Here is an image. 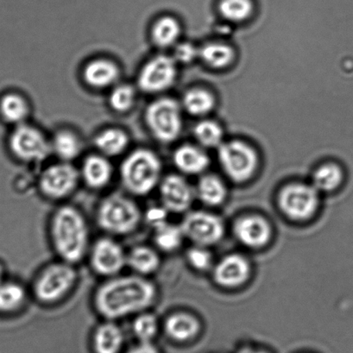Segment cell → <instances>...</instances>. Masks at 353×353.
Masks as SVG:
<instances>
[{
  "label": "cell",
  "mask_w": 353,
  "mask_h": 353,
  "mask_svg": "<svg viewBox=\"0 0 353 353\" xmlns=\"http://www.w3.org/2000/svg\"><path fill=\"white\" fill-rule=\"evenodd\" d=\"M159 291L145 276H116L96 290L94 306L105 321L121 320L149 310L155 304Z\"/></svg>",
  "instance_id": "1"
},
{
  "label": "cell",
  "mask_w": 353,
  "mask_h": 353,
  "mask_svg": "<svg viewBox=\"0 0 353 353\" xmlns=\"http://www.w3.org/2000/svg\"><path fill=\"white\" fill-rule=\"evenodd\" d=\"M50 232L53 248L61 261L77 265L90 250V230L77 208L64 205L54 212Z\"/></svg>",
  "instance_id": "2"
},
{
  "label": "cell",
  "mask_w": 353,
  "mask_h": 353,
  "mask_svg": "<svg viewBox=\"0 0 353 353\" xmlns=\"http://www.w3.org/2000/svg\"><path fill=\"white\" fill-rule=\"evenodd\" d=\"M142 221L139 205L132 198L122 194H112L103 199L96 212L99 228L112 236L132 234Z\"/></svg>",
  "instance_id": "3"
},
{
  "label": "cell",
  "mask_w": 353,
  "mask_h": 353,
  "mask_svg": "<svg viewBox=\"0 0 353 353\" xmlns=\"http://www.w3.org/2000/svg\"><path fill=\"white\" fill-rule=\"evenodd\" d=\"M162 164L150 150H138L126 157L121 168L123 186L130 194L146 196L159 188Z\"/></svg>",
  "instance_id": "4"
},
{
  "label": "cell",
  "mask_w": 353,
  "mask_h": 353,
  "mask_svg": "<svg viewBox=\"0 0 353 353\" xmlns=\"http://www.w3.org/2000/svg\"><path fill=\"white\" fill-rule=\"evenodd\" d=\"M77 281L74 265L61 260L47 265L39 273L33 284V293L40 303L50 306L68 296Z\"/></svg>",
  "instance_id": "5"
},
{
  "label": "cell",
  "mask_w": 353,
  "mask_h": 353,
  "mask_svg": "<svg viewBox=\"0 0 353 353\" xmlns=\"http://www.w3.org/2000/svg\"><path fill=\"white\" fill-rule=\"evenodd\" d=\"M218 156L222 170L235 183L249 180L258 167L259 159L255 150L238 140L222 143Z\"/></svg>",
  "instance_id": "6"
},
{
  "label": "cell",
  "mask_w": 353,
  "mask_h": 353,
  "mask_svg": "<svg viewBox=\"0 0 353 353\" xmlns=\"http://www.w3.org/2000/svg\"><path fill=\"white\" fill-rule=\"evenodd\" d=\"M146 122L153 135L160 141L172 142L181 131L180 106L170 98L157 99L146 111Z\"/></svg>",
  "instance_id": "7"
},
{
  "label": "cell",
  "mask_w": 353,
  "mask_h": 353,
  "mask_svg": "<svg viewBox=\"0 0 353 353\" xmlns=\"http://www.w3.org/2000/svg\"><path fill=\"white\" fill-rule=\"evenodd\" d=\"M88 255L92 270L106 279L121 275L122 270L128 266V253L111 237L97 239L91 245Z\"/></svg>",
  "instance_id": "8"
},
{
  "label": "cell",
  "mask_w": 353,
  "mask_h": 353,
  "mask_svg": "<svg viewBox=\"0 0 353 353\" xmlns=\"http://www.w3.org/2000/svg\"><path fill=\"white\" fill-rule=\"evenodd\" d=\"M319 192L312 186L301 183L288 185L280 192L281 210L294 221H305L313 216L319 205Z\"/></svg>",
  "instance_id": "9"
},
{
  "label": "cell",
  "mask_w": 353,
  "mask_h": 353,
  "mask_svg": "<svg viewBox=\"0 0 353 353\" xmlns=\"http://www.w3.org/2000/svg\"><path fill=\"white\" fill-rule=\"evenodd\" d=\"M79 181L80 174L71 164H54L41 174L39 190L50 201L64 200L77 190Z\"/></svg>",
  "instance_id": "10"
},
{
  "label": "cell",
  "mask_w": 353,
  "mask_h": 353,
  "mask_svg": "<svg viewBox=\"0 0 353 353\" xmlns=\"http://www.w3.org/2000/svg\"><path fill=\"white\" fill-rule=\"evenodd\" d=\"M185 238L195 245L207 246L218 243L224 235L221 219L205 212H193L185 216L181 222Z\"/></svg>",
  "instance_id": "11"
},
{
  "label": "cell",
  "mask_w": 353,
  "mask_h": 353,
  "mask_svg": "<svg viewBox=\"0 0 353 353\" xmlns=\"http://www.w3.org/2000/svg\"><path fill=\"white\" fill-rule=\"evenodd\" d=\"M176 77V67L172 58L159 56L143 68L139 84L143 91L159 92L171 87Z\"/></svg>",
  "instance_id": "12"
},
{
  "label": "cell",
  "mask_w": 353,
  "mask_h": 353,
  "mask_svg": "<svg viewBox=\"0 0 353 353\" xmlns=\"http://www.w3.org/2000/svg\"><path fill=\"white\" fill-rule=\"evenodd\" d=\"M13 154L26 162L42 161L49 155L50 147L39 130L22 125L16 130L11 138Z\"/></svg>",
  "instance_id": "13"
},
{
  "label": "cell",
  "mask_w": 353,
  "mask_h": 353,
  "mask_svg": "<svg viewBox=\"0 0 353 353\" xmlns=\"http://www.w3.org/2000/svg\"><path fill=\"white\" fill-rule=\"evenodd\" d=\"M161 205L173 214L186 212L193 203L195 193L188 181L178 174H169L161 180Z\"/></svg>",
  "instance_id": "14"
},
{
  "label": "cell",
  "mask_w": 353,
  "mask_h": 353,
  "mask_svg": "<svg viewBox=\"0 0 353 353\" xmlns=\"http://www.w3.org/2000/svg\"><path fill=\"white\" fill-rule=\"evenodd\" d=\"M235 237L249 248H261L272 236V228L265 219L259 216H246L239 219L233 228Z\"/></svg>",
  "instance_id": "15"
},
{
  "label": "cell",
  "mask_w": 353,
  "mask_h": 353,
  "mask_svg": "<svg viewBox=\"0 0 353 353\" xmlns=\"http://www.w3.org/2000/svg\"><path fill=\"white\" fill-rule=\"evenodd\" d=\"M250 265L245 258L238 254L225 256L215 266V282L222 287L234 288L241 285L249 279Z\"/></svg>",
  "instance_id": "16"
},
{
  "label": "cell",
  "mask_w": 353,
  "mask_h": 353,
  "mask_svg": "<svg viewBox=\"0 0 353 353\" xmlns=\"http://www.w3.org/2000/svg\"><path fill=\"white\" fill-rule=\"evenodd\" d=\"M81 177L91 190H101L108 187L112 177V168L108 159L101 156H91L85 160Z\"/></svg>",
  "instance_id": "17"
},
{
  "label": "cell",
  "mask_w": 353,
  "mask_h": 353,
  "mask_svg": "<svg viewBox=\"0 0 353 353\" xmlns=\"http://www.w3.org/2000/svg\"><path fill=\"white\" fill-rule=\"evenodd\" d=\"M161 259L156 249L137 245L128 253V266L136 275L148 276L159 270Z\"/></svg>",
  "instance_id": "18"
},
{
  "label": "cell",
  "mask_w": 353,
  "mask_h": 353,
  "mask_svg": "<svg viewBox=\"0 0 353 353\" xmlns=\"http://www.w3.org/2000/svg\"><path fill=\"white\" fill-rule=\"evenodd\" d=\"M164 330L171 339L178 342L191 341L200 331L199 321L191 314L178 312L170 314L164 322Z\"/></svg>",
  "instance_id": "19"
},
{
  "label": "cell",
  "mask_w": 353,
  "mask_h": 353,
  "mask_svg": "<svg viewBox=\"0 0 353 353\" xmlns=\"http://www.w3.org/2000/svg\"><path fill=\"white\" fill-rule=\"evenodd\" d=\"M125 342L124 332L113 321H105L94 332L96 353H119Z\"/></svg>",
  "instance_id": "20"
},
{
  "label": "cell",
  "mask_w": 353,
  "mask_h": 353,
  "mask_svg": "<svg viewBox=\"0 0 353 353\" xmlns=\"http://www.w3.org/2000/svg\"><path fill=\"white\" fill-rule=\"evenodd\" d=\"M174 163L181 172L187 174H198L207 169L209 159L196 147L185 145L180 147L174 152Z\"/></svg>",
  "instance_id": "21"
},
{
  "label": "cell",
  "mask_w": 353,
  "mask_h": 353,
  "mask_svg": "<svg viewBox=\"0 0 353 353\" xmlns=\"http://www.w3.org/2000/svg\"><path fill=\"white\" fill-rule=\"evenodd\" d=\"M119 77V68L112 61L96 60L88 64L84 70V78L88 84L102 88L112 85Z\"/></svg>",
  "instance_id": "22"
},
{
  "label": "cell",
  "mask_w": 353,
  "mask_h": 353,
  "mask_svg": "<svg viewBox=\"0 0 353 353\" xmlns=\"http://www.w3.org/2000/svg\"><path fill=\"white\" fill-rule=\"evenodd\" d=\"M194 193L202 203L211 207L221 205L226 196L224 183L217 176L211 174L199 181Z\"/></svg>",
  "instance_id": "23"
},
{
  "label": "cell",
  "mask_w": 353,
  "mask_h": 353,
  "mask_svg": "<svg viewBox=\"0 0 353 353\" xmlns=\"http://www.w3.org/2000/svg\"><path fill=\"white\" fill-rule=\"evenodd\" d=\"M26 301V291L21 284L14 282L0 283V314L19 311Z\"/></svg>",
  "instance_id": "24"
},
{
  "label": "cell",
  "mask_w": 353,
  "mask_h": 353,
  "mask_svg": "<svg viewBox=\"0 0 353 353\" xmlns=\"http://www.w3.org/2000/svg\"><path fill=\"white\" fill-rule=\"evenodd\" d=\"M154 243L159 251L173 252L183 245L185 236L181 225L170 224L169 221L154 229Z\"/></svg>",
  "instance_id": "25"
},
{
  "label": "cell",
  "mask_w": 353,
  "mask_h": 353,
  "mask_svg": "<svg viewBox=\"0 0 353 353\" xmlns=\"http://www.w3.org/2000/svg\"><path fill=\"white\" fill-rule=\"evenodd\" d=\"M199 56L205 65L214 70H222L228 67L235 57L232 48L223 43L205 44L199 51Z\"/></svg>",
  "instance_id": "26"
},
{
  "label": "cell",
  "mask_w": 353,
  "mask_h": 353,
  "mask_svg": "<svg viewBox=\"0 0 353 353\" xmlns=\"http://www.w3.org/2000/svg\"><path fill=\"white\" fill-rule=\"evenodd\" d=\"M343 181V172L336 164H325L315 171L312 186L318 192H332L338 188Z\"/></svg>",
  "instance_id": "27"
},
{
  "label": "cell",
  "mask_w": 353,
  "mask_h": 353,
  "mask_svg": "<svg viewBox=\"0 0 353 353\" xmlns=\"http://www.w3.org/2000/svg\"><path fill=\"white\" fill-rule=\"evenodd\" d=\"M96 146L108 156H116L125 150L128 145V137L121 130L109 129L95 139Z\"/></svg>",
  "instance_id": "28"
},
{
  "label": "cell",
  "mask_w": 353,
  "mask_h": 353,
  "mask_svg": "<svg viewBox=\"0 0 353 353\" xmlns=\"http://www.w3.org/2000/svg\"><path fill=\"white\" fill-rule=\"evenodd\" d=\"M185 109L192 115L203 116L214 108V96L204 89H192L183 98Z\"/></svg>",
  "instance_id": "29"
},
{
  "label": "cell",
  "mask_w": 353,
  "mask_h": 353,
  "mask_svg": "<svg viewBox=\"0 0 353 353\" xmlns=\"http://www.w3.org/2000/svg\"><path fill=\"white\" fill-rule=\"evenodd\" d=\"M181 33L179 23L171 17H164L155 23L152 30L154 42L160 47H170L176 42Z\"/></svg>",
  "instance_id": "30"
},
{
  "label": "cell",
  "mask_w": 353,
  "mask_h": 353,
  "mask_svg": "<svg viewBox=\"0 0 353 353\" xmlns=\"http://www.w3.org/2000/svg\"><path fill=\"white\" fill-rule=\"evenodd\" d=\"M254 10L252 0H221L219 11L228 21L243 22L248 19Z\"/></svg>",
  "instance_id": "31"
},
{
  "label": "cell",
  "mask_w": 353,
  "mask_h": 353,
  "mask_svg": "<svg viewBox=\"0 0 353 353\" xmlns=\"http://www.w3.org/2000/svg\"><path fill=\"white\" fill-rule=\"evenodd\" d=\"M159 319L148 310L135 315L132 331L140 342H152L159 332Z\"/></svg>",
  "instance_id": "32"
},
{
  "label": "cell",
  "mask_w": 353,
  "mask_h": 353,
  "mask_svg": "<svg viewBox=\"0 0 353 353\" xmlns=\"http://www.w3.org/2000/svg\"><path fill=\"white\" fill-rule=\"evenodd\" d=\"M28 105L25 99L18 94L6 95L0 101V112L9 122H22L28 114Z\"/></svg>",
  "instance_id": "33"
},
{
  "label": "cell",
  "mask_w": 353,
  "mask_h": 353,
  "mask_svg": "<svg viewBox=\"0 0 353 353\" xmlns=\"http://www.w3.org/2000/svg\"><path fill=\"white\" fill-rule=\"evenodd\" d=\"M54 149L61 159L70 161L77 159L81 152V146L74 133L63 131L57 133L54 138Z\"/></svg>",
  "instance_id": "34"
},
{
  "label": "cell",
  "mask_w": 353,
  "mask_h": 353,
  "mask_svg": "<svg viewBox=\"0 0 353 353\" xmlns=\"http://www.w3.org/2000/svg\"><path fill=\"white\" fill-rule=\"evenodd\" d=\"M194 134L199 143L208 148H214L222 145V129L214 121H205L199 123L195 126Z\"/></svg>",
  "instance_id": "35"
},
{
  "label": "cell",
  "mask_w": 353,
  "mask_h": 353,
  "mask_svg": "<svg viewBox=\"0 0 353 353\" xmlns=\"http://www.w3.org/2000/svg\"><path fill=\"white\" fill-rule=\"evenodd\" d=\"M135 101L134 89L123 85L116 88L110 96V105L117 112H124L132 108Z\"/></svg>",
  "instance_id": "36"
},
{
  "label": "cell",
  "mask_w": 353,
  "mask_h": 353,
  "mask_svg": "<svg viewBox=\"0 0 353 353\" xmlns=\"http://www.w3.org/2000/svg\"><path fill=\"white\" fill-rule=\"evenodd\" d=\"M187 260L194 269L197 270H207L210 268L212 263L211 253L205 248V246L195 245L188 250Z\"/></svg>",
  "instance_id": "37"
},
{
  "label": "cell",
  "mask_w": 353,
  "mask_h": 353,
  "mask_svg": "<svg viewBox=\"0 0 353 353\" xmlns=\"http://www.w3.org/2000/svg\"><path fill=\"white\" fill-rule=\"evenodd\" d=\"M169 212L163 205H161L160 207L159 205H153L147 209L145 214H143V219L154 230L168 222Z\"/></svg>",
  "instance_id": "38"
},
{
  "label": "cell",
  "mask_w": 353,
  "mask_h": 353,
  "mask_svg": "<svg viewBox=\"0 0 353 353\" xmlns=\"http://www.w3.org/2000/svg\"><path fill=\"white\" fill-rule=\"evenodd\" d=\"M198 54L196 48L190 43H181L174 51V57L176 60L183 63H191Z\"/></svg>",
  "instance_id": "39"
},
{
  "label": "cell",
  "mask_w": 353,
  "mask_h": 353,
  "mask_svg": "<svg viewBox=\"0 0 353 353\" xmlns=\"http://www.w3.org/2000/svg\"><path fill=\"white\" fill-rule=\"evenodd\" d=\"M128 353H159V352L152 342H140L139 345L130 349Z\"/></svg>",
  "instance_id": "40"
},
{
  "label": "cell",
  "mask_w": 353,
  "mask_h": 353,
  "mask_svg": "<svg viewBox=\"0 0 353 353\" xmlns=\"http://www.w3.org/2000/svg\"><path fill=\"white\" fill-rule=\"evenodd\" d=\"M237 353H269L261 349H256L253 347H244L239 350Z\"/></svg>",
  "instance_id": "41"
},
{
  "label": "cell",
  "mask_w": 353,
  "mask_h": 353,
  "mask_svg": "<svg viewBox=\"0 0 353 353\" xmlns=\"http://www.w3.org/2000/svg\"><path fill=\"white\" fill-rule=\"evenodd\" d=\"M4 277H5V268L4 266L0 263V283H2L4 282Z\"/></svg>",
  "instance_id": "42"
}]
</instances>
